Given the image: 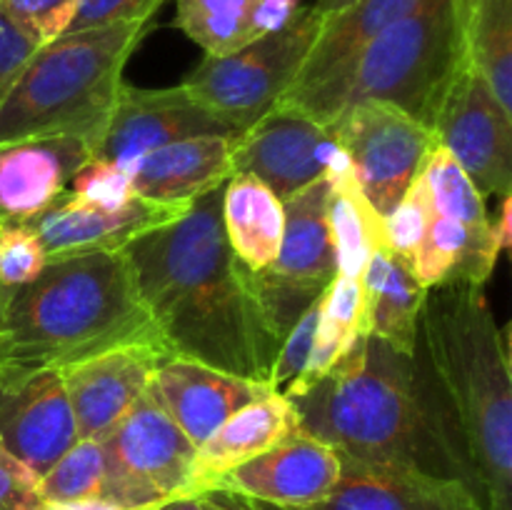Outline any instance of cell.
I'll return each instance as SVG.
<instances>
[{"mask_svg": "<svg viewBox=\"0 0 512 510\" xmlns=\"http://www.w3.org/2000/svg\"><path fill=\"white\" fill-rule=\"evenodd\" d=\"M120 345L163 348L125 250L45 263L0 288V370H63Z\"/></svg>", "mask_w": 512, "mask_h": 510, "instance_id": "cell-4", "label": "cell"}, {"mask_svg": "<svg viewBox=\"0 0 512 510\" xmlns=\"http://www.w3.org/2000/svg\"><path fill=\"white\" fill-rule=\"evenodd\" d=\"M433 133L480 193L512 195V113L470 63L450 83Z\"/></svg>", "mask_w": 512, "mask_h": 510, "instance_id": "cell-12", "label": "cell"}, {"mask_svg": "<svg viewBox=\"0 0 512 510\" xmlns=\"http://www.w3.org/2000/svg\"><path fill=\"white\" fill-rule=\"evenodd\" d=\"M298 430V410L280 390L253 400L195 448L190 490L193 495L208 493L230 470L258 458Z\"/></svg>", "mask_w": 512, "mask_h": 510, "instance_id": "cell-22", "label": "cell"}, {"mask_svg": "<svg viewBox=\"0 0 512 510\" xmlns=\"http://www.w3.org/2000/svg\"><path fill=\"white\" fill-rule=\"evenodd\" d=\"M43 248L25 223L0 225V288L30 283L45 268Z\"/></svg>", "mask_w": 512, "mask_h": 510, "instance_id": "cell-34", "label": "cell"}, {"mask_svg": "<svg viewBox=\"0 0 512 510\" xmlns=\"http://www.w3.org/2000/svg\"><path fill=\"white\" fill-rule=\"evenodd\" d=\"M365 330L405 355L415 353L418 320L428 288L408 260L390 250H375L363 270Z\"/></svg>", "mask_w": 512, "mask_h": 510, "instance_id": "cell-24", "label": "cell"}, {"mask_svg": "<svg viewBox=\"0 0 512 510\" xmlns=\"http://www.w3.org/2000/svg\"><path fill=\"white\" fill-rule=\"evenodd\" d=\"M355 3H358V0H315V8H318L325 18H330V15L343 13V10H348L350 5Z\"/></svg>", "mask_w": 512, "mask_h": 510, "instance_id": "cell-44", "label": "cell"}, {"mask_svg": "<svg viewBox=\"0 0 512 510\" xmlns=\"http://www.w3.org/2000/svg\"><path fill=\"white\" fill-rule=\"evenodd\" d=\"M415 3L418 0H358L343 13L325 18L320 38L315 40L298 80L280 103L300 105L318 90L328 88L348 70L370 40L410 13Z\"/></svg>", "mask_w": 512, "mask_h": 510, "instance_id": "cell-23", "label": "cell"}, {"mask_svg": "<svg viewBox=\"0 0 512 510\" xmlns=\"http://www.w3.org/2000/svg\"><path fill=\"white\" fill-rule=\"evenodd\" d=\"M338 478V450L298 430L258 458L230 470L213 490L273 508H308L328 498Z\"/></svg>", "mask_w": 512, "mask_h": 510, "instance_id": "cell-15", "label": "cell"}, {"mask_svg": "<svg viewBox=\"0 0 512 510\" xmlns=\"http://www.w3.org/2000/svg\"><path fill=\"white\" fill-rule=\"evenodd\" d=\"M325 180H328V220L338 273L360 278L370 255L385 248L383 215L360 190L345 150L338 155Z\"/></svg>", "mask_w": 512, "mask_h": 510, "instance_id": "cell-26", "label": "cell"}, {"mask_svg": "<svg viewBox=\"0 0 512 510\" xmlns=\"http://www.w3.org/2000/svg\"><path fill=\"white\" fill-rule=\"evenodd\" d=\"M38 48L40 45L0 10V105L18 80L20 70Z\"/></svg>", "mask_w": 512, "mask_h": 510, "instance_id": "cell-38", "label": "cell"}, {"mask_svg": "<svg viewBox=\"0 0 512 510\" xmlns=\"http://www.w3.org/2000/svg\"><path fill=\"white\" fill-rule=\"evenodd\" d=\"M0 510H45L40 475L0 443Z\"/></svg>", "mask_w": 512, "mask_h": 510, "instance_id": "cell-36", "label": "cell"}, {"mask_svg": "<svg viewBox=\"0 0 512 510\" xmlns=\"http://www.w3.org/2000/svg\"><path fill=\"white\" fill-rule=\"evenodd\" d=\"M125 255L173 358L270 383L283 340L260 305L253 270L225 238L223 185L135 238Z\"/></svg>", "mask_w": 512, "mask_h": 510, "instance_id": "cell-1", "label": "cell"}, {"mask_svg": "<svg viewBox=\"0 0 512 510\" xmlns=\"http://www.w3.org/2000/svg\"><path fill=\"white\" fill-rule=\"evenodd\" d=\"M100 448L103 485L98 500L123 510H143L193 495L195 445L170 418L153 383L100 438Z\"/></svg>", "mask_w": 512, "mask_h": 510, "instance_id": "cell-8", "label": "cell"}, {"mask_svg": "<svg viewBox=\"0 0 512 510\" xmlns=\"http://www.w3.org/2000/svg\"><path fill=\"white\" fill-rule=\"evenodd\" d=\"M203 495L205 510H245L243 505L238 503V498H233L230 493H220V490H210V493Z\"/></svg>", "mask_w": 512, "mask_h": 510, "instance_id": "cell-41", "label": "cell"}, {"mask_svg": "<svg viewBox=\"0 0 512 510\" xmlns=\"http://www.w3.org/2000/svg\"><path fill=\"white\" fill-rule=\"evenodd\" d=\"M0 443L38 475L78 443L60 370H0Z\"/></svg>", "mask_w": 512, "mask_h": 510, "instance_id": "cell-14", "label": "cell"}, {"mask_svg": "<svg viewBox=\"0 0 512 510\" xmlns=\"http://www.w3.org/2000/svg\"><path fill=\"white\" fill-rule=\"evenodd\" d=\"M153 390L185 438L198 448L230 415L273 393V385L223 373L195 360L165 358L155 370Z\"/></svg>", "mask_w": 512, "mask_h": 510, "instance_id": "cell-20", "label": "cell"}, {"mask_svg": "<svg viewBox=\"0 0 512 510\" xmlns=\"http://www.w3.org/2000/svg\"><path fill=\"white\" fill-rule=\"evenodd\" d=\"M238 498V495H233ZM245 510H483L458 480L340 453V478L328 498L308 508H273L238 498Z\"/></svg>", "mask_w": 512, "mask_h": 510, "instance_id": "cell-16", "label": "cell"}, {"mask_svg": "<svg viewBox=\"0 0 512 510\" xmlns=\"http://www.w3.org/2000/svg\"><path fill=\"white\" fill-rule=\"evenodd\" d=\"M78 0H0V10L38 45L68 33Z\"/></svg>", "mask_w": 512, "mask_h": 510, "instance_id": "cell-33", "label": "cell"}, {"mask_svg": "<svg viewBox=\"0 0 512 510\" xmlns=\"http://www.w3.org/2000/svg\"><path fill=\"white\" fill-rule=\"evenodd\" d=\"M300 8V0H258L255 5L253 28L255 35H268L280 30Z\"/></svg>", "mask_w": 512, "mask_h": 510, "instance_id": "cell-39", "label": "cell"}, {"mask_svg": "<svg viewBox=\"0 0 512 510\" xmlns=\"http://www.w3.org/2000/svg\"><path fill=\"white\" fill-rule=\"evenodd\" d=\"M468 63L465 0H418L370 40L338 80L293 108L333 123L345 105L385 100L433 130L450 83Z\"/></svg>", "mask_w": 512, "mask_h": 510, "instance_id": "cell-6", "label": "cell"}, {"mask_svg": "<svg viewBox=\"0 0 512 510\" xmlns=\"http://www.w3.org/2000/svg\"><path fill=\"white\" fill-rule=\"evenodd\" d=\"M285 228L273 263L255 270V290L280 340L338 275L328 220V180L308 185L283 203Z\"/></svg>", "mask_w": 512, "mask_h": 510, "instance_id": "cell-9", "label": "cell"}, {"mask_svg": "<svg viewBox=\"0 0 512 510\" xmlns=\"http://www.w3.org/2000/svg\"><path fill=\"white\" fill-rule=\"evenodd\" d=\"M153 20L100 25L40 45L0 105V145L73 135L95 153L123 68Z\"/></svg>", "mask_w": 512, "mask_h": 510, "instance_id": "cell-5", "label": "cell"}, {"mask_svg": "<svg viewBox=\"0 0 512 510\" xmlns=\"http://www.w3.org/2000/svg\"><path fill=\"white\" fill-rule=\"evenodd\" d=\"M168 350L120 345L60 370L78 440H100L150 388Z\"/></svg>", "mask_w": 512, "mask_h": 510, "instance_id": "cell-18", "label": "cell"}, {"mask_svg": "<svg viewBox=\"0 0 512 510\" xmlns=\"http://www.w3.org/2000/svg\"><path fill=\"white\" fill-rule=\"evenodd\" d=\"M238 135H198L143 155L130 170L138 198L163 205H190L233 178Z\"/></svg>", "mask_w": 512, "mask_h": 510, "instance_id": "cell-21", "label": "cell"}, {"mask_svg": "<svg viewBox=\"0 0 512 510\" xmlns=\"http://www.w3.org/2000/svg\"><path fill=\"white\" fill-rule=\"evenodd\" d=\"M45 510H123L115 505L105 503V500H80V503H58V505H45ZM153 510V508H143Z\"/></svg>", "mask_w": 512, "mask_h": 510, "instance_id": "cell-42", "label": "cell"}, {"mask_svg": "<svg viewBox=\"0 0 512 510\" xmlns=\"http://www.w3.org/2000/svg\"><path fill=\"white\" fill-rule=\"evenodd\" d=\"M318 315H320V298L295 320L293 328L280 343L278 355H275L273 373H270V385L273 390H280L283 385H290L303 368L308 365L310 353L315 345V330H318Z\"/></svg>", "mask_w": 512, "mask_h": 510, "instance_id": "cell-35", "label": "cell"}, {"mask_svg": "<svg viewBox=\"0 0 512 510\" xmlns=\"http://www.w3.org/2000/svg\"><path fill=\"white\" fill-rule=\"evenodd\" d=\"M163 3L165 0H78L68 33L128 20H153Z\"/></svg>", "mask_w": 512, "mask_h": 510, "instance_id": "cell-37", "label": "cell"}, {"mask_svg": "<svg viewBox=\"0 0 512 510\" xmlns=\"http://www.w3.org/2000/svg\"><path fill=\"white\" fill-rule=\"evenodd\" d=\"M153 510H205V503L203 495H183V498H173Z\"/></svg>", "mask_w": 512, "mask_h": 510, "instance_id": "cell-43", "label": "cell"}, {"mask_svg": "<svg viewBox=\"0 0 512 510\" xmlns=\"http://www.w3.org/2000/svg\"><path fill=\"white\" fill-rule=\"evenodd\" d=\"M360 333H368L365 330L363 278L338 273L320 295L318 330H315V345L308 365L285 388V398H298V395L308 393L348 353Z\"/></svg>", "mask_w": 512, "mask_h": 510, "instance_id": "cell-27", "label": "cell"}, {"mask_svg": "<svg viewBox=\"0 0 512 510\" xmlns=\"http://www.w3.org/2000/svg\"><path fill=\"white\" fill-rule=\"evenodd\" d=\"M258 0H175V28L183 30L208 58H225L253 43Z\"/></svg>", "mask_w": 512, "mask_h": 510, "instance_id": "cell-29", "label": "cell"}, {"mask_svg": "<svg viewBox=\"0 0 512 510\" xmlns=\"http://www.w3.org/2000/svg\"><path fill=\"white\" fill-rule=\"evenodd\" d=\"M288 400L298 410L300 430L338 453L458 480L468 488L413 355L385 340L360 333L325 378Z\"/></svg>", "mask_w": 512, "mask_h": 510, "instance_id": "cell-3", "label": "cell"}, {"mask_svg": "<svg viewBox=\"0 0 512 510\" xmlns=\"http://www.w3.org/2000/svg\"><path fill=\"white\" fill-rule=\"evenodd\" d=\"M223 228L233 253L253 273L268 268L283 240V203L253 175H233L223 185Z\"/></svg>", "mask_w": 512, "mask_h": 510, "instance_id": "cell-25", "label": "cell"}, {"mask_svg": "<svg viewBox=\"0 0 512 510\" xmlns=\"http://www.w3.org/2000/svg\"><path fill=\"white\" fill-rule=\"evenodd\" d=\"M330 125L360 190L383 218L408 193L438 143L428 125L385 100L345 105Z\"/></svg>", "mask_w": 512, "mask_h": 510, "instance_id": "cell-10", "label": "cell"}, {"mask_svg": "<svg viewBox=\"0 0 512 510\" xmlns=\"http://www.w3.org/2000/svg\"><path fill=\"white\" fill-rule=\"evenodd\" d=\"M340 153L333 125L278 103L235 138L233 175H253L285 203L323 180Z\"/></svg>", "mask_w": 512, "mask_h": 510, "instance_id": "cell-11", "label": "cell"}, {"mask_svg": "<svg viewBox=\"0 0 512 510\" xmlns=\"http://www.w3.org/2000/svg\"><path fill=\"white\" fill-rule=\"evenodd\" d=\"M490 223H493V233H495V240H498L500 250H510V245H512V195L500 198V208H498V213L490 218Z\"/></svg>", "mask_w": 512, "mask_h": 510, "instance_id": "cell-40", "label": "cell"}, {"mask_svg": "<svg viewBox=\"0 0 512 510\" xmlns=\"http://www.w3.org/2000/svg\"><path fill=\"white\" fill-rule=\"evenodd\" d=\"M68 193L85 200V203H93L110 210L123 208L125 203H130L135 198L130 175L118 163H113V160L95 158V155L75 170L73 180L68 185Z\"/></svg>", "mask_w": 512, "mask_h": 510, "instance_id": "cell-32", "label": "cell"}, {"mask_svg": "<svg viewBox=\"0 0 512 510\" xmlns=\"http://www.w3.org/2000/svg\"><path fill=\"white\" fill-rule=\"evenodd\" d=\"M198 135L240 133L203 108L183 85L150 90L123 83L93 155L113 160L130 175L143 155Z\"/></svg>", "mask_w": 512, "mask_h": 510, "instance_id": "cell-13", "label": "cell"}, {"mask_svg": "<svg viewBox=\"0 0 512 510\" xmlns=\"http://www.w3.org/2000/svg\"><path fill=\"white\" fill-rule=\"evenodd\" d=\"M88 158L90 143L73 135L0 145V225L28 223L50 208Z\"/></svg>", "mask_w": 512, "mask_h": 510, "instance_id": "cell-19", "label": "cell"}, {"mask_svg": "<svg viewBox=\"0 0 512 510\" xmlns=\"http://www.w3.org/2000/svg\"><path fill=\"white\" fill-rule=\"evenodd\" d=\"M428 220V185H425L423 175H418L408 188V193L400 198V203L383 218L385 250L413 263L415 253H418L420 243L425 238V230H428Z\"/></svg>", "mask_w": 512, "mask_h": 510, "instance_id": "cell-31", "label": "cell"}, {"mask_svg": "<svg viewBox=\"0 0 512 510\" xmlns=\"http://www.w3.org/2000/svg\"><path fill=\"white\" fill-rule=\"evenodd\" d=\"M438 423L483 510H512L510 325L485 285L428 288L413 353Z\"/></svg>", "mask_w": 512, "mask_h": 510, "instance_id": "cell-2", "label": "cell"}, {"mask_svg": "<svg viewBox=\"0 0 512 510\" xmlns=\"http://www.w3.org/2000/svg\"><path fill=\"white\" fill-rule=\"evenodd\" d=\"M323 25L325 15L315 5H300L280 30L225 58L205 55L180 85L215 118L243 133L293 88Z\"/></svg>", "mask_w": 512, "mask_h": 510, "instance_id": "cell-7", "label": "cell"}, {"mask_svg": "<svg viewBox=\"0 0 512 510\" xmlns=\"http://www.w3.org/2000/svg\"><path fill=\"white\" fill-rule=\"evenodd\" d=\"M468 60L512 113V0H465Z\"/></svg>", "mask_w": 512, "mask_h": 510, "instance_id": "cell-28", "label": "cell"}, {"mask_svg": "<svg viewBox=\"0 0 512 510\" xmlns=\"http://www.w3.org/2000/svg\"><path fill=\"white\" fill-rule=\"evenodd\" d=\"M103 485V448L100 440H78L65 450L53 468L40 475L45 505L98 500Z\"/></svg>", "mask_w": 512, "mask_h": 510, "instance_id": "cell-30", "label": "cell"}, {"mask_svg": "<svg viewBox=\"0 0 512 510\" xmlns=\"http://www.w3.org/2000/svg\"><path fill=\"white\" fill-rule=\"evenodd\" d=\"M188 208L190 205H163L135 195L123 208L110 210L65 193L25 225L35 233L45 258L55 260L125 250L135 238L170 223Z\"/></svg>", "mask_w": 512, "mask_h": 510, "instance_id": "cell-17", "label": "cell"}]
</instances>
